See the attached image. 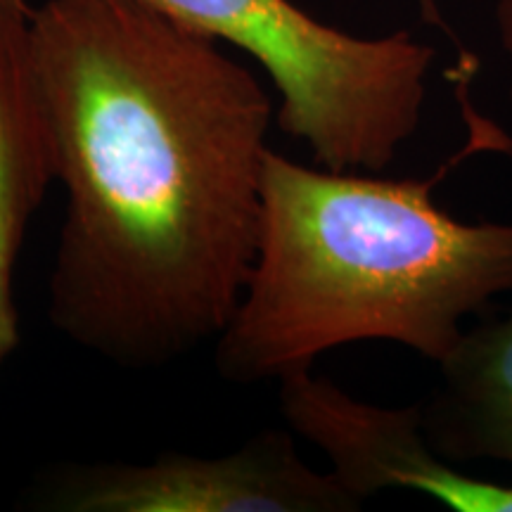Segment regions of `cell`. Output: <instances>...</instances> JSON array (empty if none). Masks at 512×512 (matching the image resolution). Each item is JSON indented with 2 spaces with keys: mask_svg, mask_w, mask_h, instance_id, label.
I'll list each match as a JSON object with an SVG mask.
<instances>
[{
  "mask_svg": "<svg viewBox=\"0 0 512 512\" xmlns=\"http://www.w3.org/2000/svg\"><path fill=\"white\" fill-rule=\"evenodd\" d=\"M29 62L67 195L50 323L128 370L219 339L259 247L264 81L140 0H46Z\"/></svg>",
  "mask_w": 512,
  "mask_h": 512,
  "instance_id": "6da1fadb",
  "label": "cell"
},
{
  "mask_svg": "<svg viewBox=\"0 0 512 512\" xmlns=\"http://www.w3.org/2000/svg\"><path fill=\"white\" fill-rule=\"evenodd\" d=\"M477 55L446 72L467 143L427 178H377L297 164L266 152L256 259L216 339L230 382L283 380L325 351L384 339L439 366L463 320L512 292V221L463 223L434 188L479 152L512 140L472 102Z\"/></svg>",
  "mask_w": 512,
  "mask_h": 512,
  "instance_id": "7a4b0ae2",
  "label": "cell"
},
{
  "mask_svg": "<svg viewBox=\"0 0 512 512\" xmlns=\"http://www.w3.org/2000/svg\"><path fill=\"white\" fill-rule=\"evenodd\" d=\"M197 34L245 50L278 93L280 131L332 171L380 174L422 121L437 50L408 31L351 36L292 0H140Z\"/></svg>",
  "mask_w": 512,
  "mask_h": 512,
  "instance_id": "3957f363",
  "label": "cell"
},
{
  "mask_svg": "<svg viewBox=\"0 0 512 512\" xmlns=\"http://www.w3.org/2000/svg\"><path fill=\"white\" fill-rule=\"evenodd\" d=\"M67 512H354L361 503L332 472L299 458L287 432L266 430L221 458L162 453L143 465L67 470L55 486Z\"/></svg>",
  "mask_w": 512,
  "mask_h": 512,
  "instance_id": "277c9868",
  "label": "cell"
},
{
  "mask_svg": "<svg viewBox=\"0 0 512 512\" xmlns=\"http://www.w3.org/2000/svg\"><path fill=\"white\" fill-rule=\"evenodd\" d=\"M280 411L328 456L332 475L361 505L380 491L406 489L456 512H512L510 484L465 475L434 451L420 406H373L299 370L280 380Z\"/></svg>",
  "mask_w": 512,
  "mask_h": 512,
  "instance_id": "5b68a950",
  "label": "cell"
},
{
  "mask_svg": "<svg viewBox=\"0 0 512 512\" xmlns=\"http://www.w3.org/2000/svg\"><path fill=\"white\" fill-rule=\"evenodd\" d=\"M31 10L0 5V363L19 347L12 290L19 249L50 183H55L29 62Z\"/></svg>",
  "mask_w": 512,
  "mask_h": 512,
  "instance_id": "8992f818",
  "label": "cell"
},
{
  "mask_svg": "<svg viewBox=\"0 0 512 512\" xmlns=\"http://www.w3.org/2000/svg\"><path fill=\"white\" fill-rule=\"evenodd\" d=\"M441 377L420 403L427 439L453 465H512V311L465 330L439 363Z\"/></svg>",
  "mask_w": 512,
  "mask_h": 512,
  "instance_id": "52a82bcc",
  "label": "cell"
},
{
  "mask_svg": "<svg viewBox=\"0 0 512 512\" xmlns=\"http://www.w3.org/2000/svg\"><path fill=\"white\" fill-rule=\"evenodd\" d=\"M494 24L498 46H501L505 60L510 64V81H508V98L512 105V0H496L494 3Z\"/></svg>",
  "mask_w": 512,
  "mask_h": 512,
  "instance_id": "ba28073f",
  "label": "cell"
},
{
  "mask_svg": "<svg viewBox=\"0 0 512 512\" xmlns=\"http://www.w3.org/2000/svg\"><path fill=\"white\" fill-rule=\"evenodd\" d=\"M415 5H418V12H420L422 22L430 24V27H434V29H439L441 34H446L448 38H451V41L456 43V46H458L460 50H465V48L458 43L456 31L448 27L444 12H441V0H415Z\"/></svg>",
  "mask_w": 512,
  "mask_h": 512,
  "instance_id": "9c48e42d",
  "label": "cell"
},
{
  "mask_svg": "<svg viewBox=\"0 0 512 512\" xmlns=\"http://www.w3.org/2000/svg\"><path fill=\"white\" fill-rule=\"evenodd\" d=\"M0 5H10V8H19V10H31L27 0H0Z\"/></svg>",
  "mask_w": 512,
  "mask_h": 512,
  "instance_id": "30bf717a",
  "label": "cell"
}]
</instances>
